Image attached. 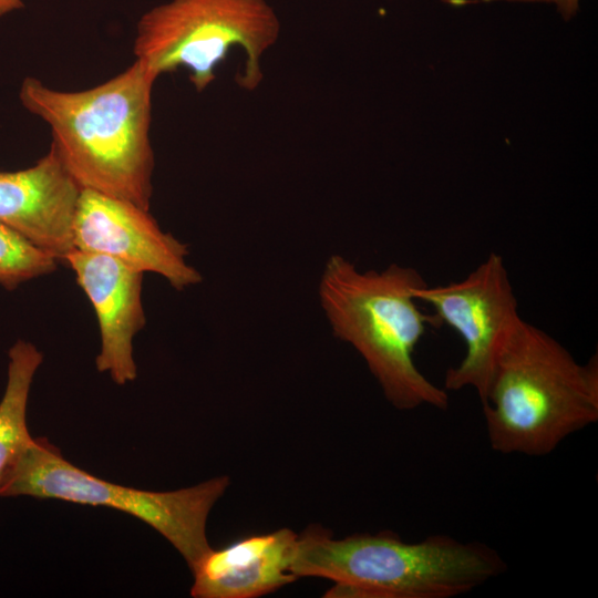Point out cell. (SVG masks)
Masks as SVG:
<instances>
[{"instance_id": "1", "label": "cell", "mask_w": 598, "mask_h": 598, "mask_svg": "<svg viewBox=\"0 0 598 598\" xmlns=\"http://www.w3.org/2000/svg\"><path fill=\"white\" fill-rule=\"evenodd\" d=\"M156 76L138 60L82 91H61L28 76L21 104L51 130L52 143L82 187L148 209L154 152L150 138Z\"/></svg>"}, {"instance_id": "2", "label": "cell", "mask_w": 598, "mask_h": 598, "mask_svg": "<svg viewBox=\"0 0 598 598\" xmlns=\"http://www.w3.org/2000/svg\"><path fill=\"white\" fill-rule=\"evenodd\" d=\"M507 569L485 543L435 534L410 543L383 530L333 538L319 526L298 535L292 574L334 581L327 597L453 598Z\"/></svg>"}, {"instance_id": "3", "label": "cell", "mask_w": 598, "mask_h": 598, "mask_svg": "<svg viewBox=\"0 0 598 598\" xmlns=\"http://www.w3.org/2000/svg\"><path fill=\"white\" fill-rule=\"evenodd\" d=\"M491 447L545 456L598 421V358L586 363L523 318L502 349L482 401Z\"/></svg>"}, {"instance_id": "4", "label": "cell", "mask_w": 598, "mask_h": 598, "mask_svg": "<svg viewBox=\"0 0 598 598\" xmlns=\"http://www.w3.org/2000/svg\"><path fill=\"white\" fill-rule=\"evenodd\" d=\"M425 283L412 267L392 264L381 271H360L339 255L328 259L319 283L333 334L361 354L385 399L403 411L448 406L447 391L430 381L413 359L426 327L440 322L416 305L413 291Z\"/></svg>"}, {"instance_id": "5", "label": "cell", "mask_w": 598, "mask_h": 598, "mask_svg": "<svg viewBox=\"0 0 598 598\" xmlns=\"http://www.w3.org/2000/svg\"><path fill=\"white\" fill-rule=\"evenodd\" d=\"M279 32V19L267 0H171L140 18L133 52L156 78L186 69L202 92L238 47L245 63L236 81L252 91L264 79L260 60Z\"/></svg>"}, {"instance_id": "6", "label": "cell", "mask_w": 598, "mask_h": 598, "mask_svg": "<svg viewBox=\"0 0 598 598\" xmlns=\"http://www.w3.org/2000/svg\"><path fill=\"white\" fill-rule=\"evenodd\" d=\"M228 485L229 477L219 476L168 492L123 486L78 467L45 437H35L4 477L0 496L60 499L124 512L158 532L192 568L212 548L207 517Z\"/></svg>"}, {"instance_id": "7", "label": "cell", "mask_w": 598, "mask_h": 598, "mask_svg": "<svg viewBox=\"0 0 598 598\" xmlns=\"http://www.w3.org/2000/svg\"><path fill=\"white\" fill-rule=\"evenodd\" d=\"M413 293L431 305L440 322L453 328L466 347L462 361L446 371L444 389L472 388L482 402L497 358L522 319L503 257L492 252L462 280L425 283Z\"/></svg>"}, {"instance_id": "8", "label": "cell", "mask_w": 598, "mask_h": 598, "mask_svg": "<svg viewBox=\"0 0 598 598\" xmlns=\"http://www.w3.org/2000/svg\"><path fill=\"white\" fill-rule=\"evenodd\" d=\"M73 245L74 249L111 257L143 274H157L176 290L203 280L186 260L187 246L165 233L148 209L95 190L81 192Z\"/></svg>"}, {"instance_id": "9", "label": "cell", "mask_w": 598, "mask_h": 598, "mask_svg": "<svg viewBox=\"0 0 598 598\" xmlns=\"http://www.w3.org/2000/svg\"><path fill=\"white\" fill-rule=\"evenodd\" d=\"M82 187L51 145L28 168L0 171V221L58 260L74 249Z\"/></svg>"}, {"instance_id": "10", "label": "cell", "mask_w": 598, "mask_h": 598, "mask_svg": "<svg viewBox=\"0 0 598 598\" xmlns=\"http://www.w3.org/2000/svg\"><path fill=\"white\" fill-rule=\"evenodd\" d=\"M65 261L95 312L101 349L95 359L99 372L109 373L123 385L137 377L133 339L144 328L142 303L144 274L99 254L73 249Z\"/></svg>"}, {"instance_id": "11", "label": "cell", "mask_w": 598, "mask_h": 598, "mask_svg": "<svg viewBox=\"0 0 598 598\" xmlns=\"http://www.w3.org/2000/svg\"><path fill=\"white\" fill-rule=\"evenodd\" d=\"M298 535L281 528L208 549L190 568L195 598H256L298 578L291 567Z\"/></svg>"}, {"instance_id": "12", "label": "cell", "mask_w": 598, "mask_h": 598, "mask_svg": "<svg viewBox=\"0 0 598 598\" xmlns=\"http://www.w3.org/2000/svg\"><path fill=\"white\" fill-rule=\"evenodd\" d=\"M8 354V380L0 401V486L33 439L27 426V405L33 377L43 361L42 352L24 340H18Z\"/></svg>"}, {"instance_id": "13", "label": "cell", "mask_w": 598, "mask_h": 598, "mask_svg": "<svg viewBox=\"0 0 598 598\" xmlns=\"http://www.w3.org/2000/svg\"><path fill=\"white\" fill-rule=\"evenodd\" d=\"M58 261L0 221V286L6 290L53 272Z\"/></svg>"}, {"instance_id": "14", "label": "cell", "mask_w": 598, "mask_h": 598, "mask_svg": "<svg viewBox=\"0 0 598 598\" xmlns=\"http://www.w3.org/2000/svg\"><path fill=\"white\" fill-rule=\"evenodd\" d=\"M494 1H506V2H544V3H554L556 4L559 13L567 21L578 11L579 0H453L454 6H465L474 4L478 2H494Z\"/></svg>"}, {"instance_id": "15", "label": "cell", "mask_w": 598, "mask_h": 598, "mask_svg": "<svg viewBox=\"0 0 598 598\" xmlns=\"http://www.w3.org/2000/svg\"><path fill=\"white\" fill-rule=\"evenodd\" d=\"M22 7V0H0V17Z\"/></svg>"}]
</instances>
